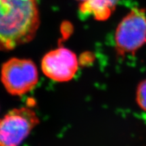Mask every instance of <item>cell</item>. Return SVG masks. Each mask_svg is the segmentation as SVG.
Segmentation results:
<instances>
[{"instance_id": "1", "label": "cell", "mask_w": 146, "mask_h": 146, "mask_svg": "<svg viewBox=\"0 0 146 146\" xmlns=\"http://www.w3.org/2000/svg\"><path fill=\"white\" fill-rule=\"evenodd\" d=\"M39 25L36 0H0V50L28 43Z\"/></svg>"}, {"instance_id": "2", "label": "cell", "mask_w": 146, "mask_h": 146, "mask_svg": "<svg viewBox=\"0 0 146 146\" xmlns=\"http://www.w3.org/2000/svg\"><path fill=\"white\" fill-rule=\"evenodd\" d=\"M116 51L119 56L134 55L146 44V13L135 8L120 21L114 36Z\"/></svg>"}, {"instance_id": "3", "label": "cell", "mask_w": 146, "mask_h": 146, "mask_svg": "<svg viewBox=\"0 0 146 146\" xmlns=\"http://www.w3.org/2000/svg\"><path fill=\"white\" fill-rule=\"evenodd\" d=\"M1 79L8 93L21 96L34 88L39 76L36 65L31 60L12 58L1 67Z\"/></svg>"}, {"instance_id": "4", "label": "cell", "mask_w": 146, "mask_h": 146, "mask_svg": "<svg viewBox=\"0 0 146 146\" xmlns=\"http://www.w3.org/2000/svg\"><path fill=\"white\" fill-rule=\"evenodd\" d=\"M38 123L39 118L31 109L10 110L0 120V146H19Z\"/></svg>"}, {"instance_id": "5", "label": "cell", "mask_w": 146, "mask_h": 146, "mask_svg": "<svg viewBox=\"0 0 146 146\" xmlns=\"http://www.w3.org/2000/svg\"><path fill=\"white\" fill-rule=\"evenodd\" d=\"M41 69L47 77L55 81H68L77 72V58L68 49L58 47L45 55L41 61Z\"/></svg>"}, {"instance_id": "6", "label": "cell", "mask_w": 146, "mask_h": 146, "mask_svg": "<svg viewBox=\"0 0 146 146\" xmlns=\"http://www.w3.org/2000/svg\"><path fill=\"white\" fill-rule=\"evenodd\" d=\"M118 0H88L82 3L80 12L83 16H93L98 21H105L114 10Z\"/></svg>"}, {"instance_id": "7", "label": "cell", "mask_w": 146, "mask_h": 146, "mask_svg": "<svg viewBox=\"0 0 146 146\" xmlns=\"http://www.w3.org/2000/svg\"><path fill=\"white\" fill-rule=\"evenodd\" d=\"M136 102L140 108L146 112V79L138 85L136 92Z\"/></svg>"}, {"instance_id": "8", "label": "cell", "mask_w": 146, "mask_h": 146, "mask_svg": "<svg viewBox=\"0 0 146 146\" xmlns=\"http://www.w3.org/2000/svg\"><path fill=\"white\" fill-rule=\"evenodd\" d=\"M78 1H82V2H85V1H88V0H78Z\"/></svg>"}]
</instances>
